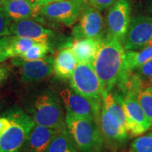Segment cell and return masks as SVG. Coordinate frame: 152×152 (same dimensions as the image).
<instances>
[{
  "instance_id": "cell-28",
  "label": "cell",
  "mask_w": 152,
  "mask_h": 152,
  "mask_svg": "<svg viewBox=\"0 0 152 152\" xmlns=\"http://www.w3.org/2000/svg\"><path fill=\"white\" fill-rule=\"evenodd\" d=\"M8 36L0 37V63L5 61L9 58L8 54Z\"/></svg>"
},
{
  "instance_id": "cell-9",
  "label": "cell",
  "mask_w": 152,
  "mask_h": 152,
  "mask_svg": "<svg viewBox=\"0 0 152 152\" xmlns=\"http://www.w3.org/2000/svg\"><path fill=\"white\" fill-rule=\"evenodd\" d=\"M59 96L66 112L77 116L95 120L99 123L102 104L95 103L84 97L71 87L61 91Z\"/></svg>"
},
{
  "instance_id": "cell-7",
  "label": "cell",
  "mask_w": 152,
  "mask_h": 152,
  "mask_svg": "<svg viewBox=\"0 0 152 152\" xmlns=\"http://www.w3.org/2000/svg\"><path fill=\"white\" fill-rule=\"evenodd\" d=\"M77 20L73 28L74 39H101L105 36L104 21L100 11L86 0Z\"/></svg>"
},
{
  "instance_id": "cell-35",
  "label": "cell",
  "mask_w": 152,
  "mask_h": 152,
  "mask_svg": "<svg viewBox=\"0 0 152 152\" xmlns=\"http://www.w3.org/2000/svg\"><path fill=\"white\" fill-rule=\"evenodd\" d=\"M151 132H149V134H152V126H151Z\"/></svg>"
},
{
  "instance_id": "cell-32",
  "label": "cell",
  "mask_w": 152,
  "mask_h": 152,
  "mask_svg": "<svg viewBox=\"0 0 152 152\" xmlns=\"http://www.w3.org/2000/svg\"><path fill=\"white\" fill-rule=\"evenodd\" d=\"M30 1L37 7H41V6L48 4L52 2H56V1H62V0H30Z\"/></svg>"
},
{
  "instance_id": "cell-21",
  "label": "cell",
  "mask_w": 152,
  "mask_h": 152,
  "mask_svg": "<svg viewBox=\"0 0 152 152\" xmlns=\"http://www.w3.org/2000/svg\"><path fill=\"white\" fill-rule=\"evenodd\" d=\"M46 152H80L68 135L66 128L58 130L46 150Z\"/></svg>"
},
{
  "instance_id": "cell-18",
  "label": "cell",
  "mask_w": 152,
  "mask_h": 152,
  "mask_svg": "<svg viewBox=\"0 0 152 152\" xmlns=\"http://www.w3.org/2000/svg\"><path fill=\"white\" fill-rule=\"evenodd\" d=\"M77 65V60L71 49L66 44L59 49L54 58V74L58 78L70 79Z\"/></svg>"
},
{
  "instance_id": "cell-14",
  "label": "cell",
  "mask_w": 152,
  "mask_h": 152,
  "mask_svg": "<svg viewBox=\"0 0 152 152\" xmlns=\"http://www.w3.org/2000/svg\"><path fill=\"white\" fill-rule=\"evenodd\" d=\"M104 144H108L111 148H118L123 146L129 138V134L115 119L106 112L102 106L99 119Z\"/></svg>"
},
{
  "instance_id": "cell-26",
  "label": "cell",
  "mask_w": 152,
  "mask_h": 152,
  "mask_svg": "<svg viewBox=\"0 0 152 152\" xmlns=\"http://www.w3.org/2000/svg\"><path fill=\"white\" fill-rule=\"evenodd\" d=\"M12 20L9 18L3 7H0V37L11 35L9 31Z\"/></svg>"
},
{
  "instance_id": "cell-36",
  "label": "cell",
  "mask_w": 152,
  "mask_h": 152,
  "mask_svg": "<svg viewBox=\"0 0 152 152\" xmlns=\"http://www.w3.org/2000/svg\"><path fill=\"white\" fill-rule=\"evenodd\" d=\"M151 84H152V77L151 78Z\"/></svg>"
},
{
  "instance_id": "cell-3",
  "label": "cell",
  "mask_w": 152,
  "mask_h": 152,
  "mask_svg": "<svg viewBox=\"0 0 152 152\" xmlns=\"http://www.w3.org/2000/svg\"><path fill=\"white\" fill-rule=\"evenodd\" d=\"M65 123L68 135L80 152L102 151L104 140L97 121L66 112Z\"/></svg>"
},
{
  "instance_id": "cell-16",
  "label": "cell",
  "mask_w": 152,
  "mask_h": 152,
  "mask_svg": "<svg viewBox=\"0 0 152 152\" xmlns=\"http://www.w3.org/2000/svg\"><path fill=\"white\" fill-rule=\"evenodd\" d=\"M58 130L35 124L28 134L20 152H46Z\"/></svg>"
},
{
  "instance_id": "cell-5",
  "label": "cell",
  "mask_w": 152,
  "mask_h": 152,
  "mask_svg": "<svg viewBox=\"0 0 152 152\" xmlns=\"http://www.w3.org/2000/svg\"><path fill=\"white\" fill-rule=\"evenodd\" d=\"M70 87L84 97L95 103L102 104L104 87L93 64H77L70 77Z\"/></svg>"
},
{
  "instance_id": "cell-13",
  "label": "cell",
  "mask_w": 152,
  "mask_h": 152,
  "mask_svg": "<svg viewBox=\"0 0 152 152\" xmlns=\"http://www.w3.org/2000/svg\"><path fill=\"white\" fill-rule=\"evenodd\" d=\"M54 56H47L41 59L24 61L15 57L13 64L20 68V80L23 83H34L44 80L54 73Z\"/></svg>"
},
{
  "instance_id": "cell-29",
  "label": "cell",
  "mask_w": 152,
  "mask_h": 152,
  "mask_svg": "<svg viewBox=\"0 0 152 152\" xmlns=\"http://www.w3.org/2000/svg\"><path fill=\"white\" fill-rule=\"evenodd\" d=\"M98 10L103 11L111 7L116 0H86Z\"/></svg>"
},
{
  "instance_id": "cell-33",
  "label": "cell",
  "mask_w": 152,
  "mask_h": 152,
  "mask_svg": "<svg viewBox=\"0 0 152 152\" xmlns=\"http://www.w3.org/2000/svg\"><path fill=\"white\" fill-rule=\"evenodd\" d=\"M4 1H5V0H0V7H1V6L3 5V4Z\"/></svg>"
},
{
  "instance_id": "cell-17",
  "label": "cell",
  "mask_w": 152,
  "mask_h": 152,
  "mask_svg": "<svg viewBox=\"0 0 152 152\" xmlns=\"http://www.w3.org/2000/svg\"><path fill=\"white\" fill-rule=\"evenodd\" d=\"M101 39L91 38L73 39L72 42L66 43L71 49L77 64H93L95 57L99 48Z\"/></svg>"
},
{
  "instance_id": "cell-1",
  "label": "cell",
  "mask_w": 152,
  "mask_h": 152,
  "mask_svg": "<svg viewBox=\"0 0 152 152\" xmlns=\"http://www.w3.org/2000/svg\"><path fill=\"white\" fill-rule=\"evenodd\" d=\"M93 67L104 87L111 91L115 86L124 92L130 74L125 65V49L123 43L108 35L101 40Z\"/></svg>"
},
{
  "instance_id": "cell-2",
  "label": "cell",
  "mask_w": 152,
  "mask_h": 152,
  "mask_svg": "<svg viewBox=\"0 0 152 152\" xmlns=\"http://www.w3.org/2000/svg\"><path fill=\"white\" fill-rule=\"evenodd\" d=\"M23 106L36 125L56 130L66 128L64 106L60 96L52 89L30 91L24 96Z\"/></svg>"
},
{
  "instance_id": "cell-11",
  "label": "cell",
  "mask_w": 152,
  "mask_h": 152,
  "mask_svg": "<svg viewBox=\"0 0 152 152\" xmlns=\"http://www.w3.org/2000/svg\"><path fill=\"white\" fill-rule=\"evenodd\" d=\"M109 9L106 18V34L123 43L130 22V2L128 0H116Z\"/></svg>"
},
{
  "instance_id": "cell-19",
  "label": "cell",
  "mask_w": 152,
  "mask_h": 152,
  "mask_svg": "<svg viewBox=\"0 0 152 152\" xmlns=\"http://www.w3.org/2000/svg\"><path fill=\"white\" fill-rule=\"evenodd\" d=\"M102 106L104 109L115 119L128 132V121L121 103L117 101L111 91L104 90L102 94Z\"/></svg>"
},
{
  "instance_id": "cell-15",
  "label": "cell",
  "mask_w": 152,
  "mask_h": 152,
  "mask_svg": "<svg viewBox=\"0 0 152 152\" xmlns=\"http://www.w3.org/2000/svg\"><path fill=\"white\" fill-rule=\"evenodd\" d=\"M4 9L13 22L24 19H32L39 23L47 24V20L39 12V7L30 0H5Z\"/></svg>"
},
{
  "instance_id": "cell-12",
  "label": "cell",
  "mask_w": 152,
  "mask_h": 152,
  "mask_svg": "<svg viewBox=\"0 0 152 152\" xmlns=\"http://www.w3.org/2000/svg\"><path fill=\"white\" fill-rule=\"evenodd\" d=\"M9 31L11 35L27 37L37 42L47 44L53 49L56 45V33L32 19H24L11 23Z\"/></svg>"
},
{
  "instance_id": "cell-10",
  "label": "cell",
  "mask_w": 152,
  "mask_h": 152,
  "mask_svg": "<svg viewBox=\"0 0 152 152\" xmlns=\"http://www.w3.org/2000/svg\"><path fill=\"white\" fill-rule=\"evenodd\" d=\"M152 44V17L138 16L130 20L123 42L125 51H137Z\"/></svg>"
},
{
  "instance_id": "cell-20",
  "label": "cell",
  "mask_w": 152,
  "mask_h": 152,
  "mask_svg": "<svg viewBox=\"0 0 152 152\" xmlns=\"http://www.w3.org/2000/svg\"><path fill=\"white\" fill-rule=\"evenodd\" d=\"M152 58V44L137 51H125V65L129 73Z\"/></svg>"
},
{
  "instance_id": "cell-24",
  "label": "cell",
  "mask_w": 152,
  "mask_h": 152,
  "mask_svg": "<svg viewBox=\"0 0 152 152\" xmlns=\"http://www.w3.org/2000/svg\"><path fill=\"white\" fill-rule=\"evenodd\" d=\"M137 99L152 126V86L142 87L137 94Z\"/></svg>"
},
{
  "instance_id": "cell-34",
  "label": "cell",
  "mask_w": 152,
  "mask_h": 152,
  "mask_svg": "<svg viewBox=\"0 0 152 152\" xmlns=\"http://www.w3.org/2000/svg\"><path fill=\"white\" fill-rule=\"evenodd\" d=\"M150 12H151L152 14V3H151V6H150Z\"/></svg>"
},
{
  "instance_id": "cell-25",
  "label": "cell",
  "mask_w": 152,
  "mask_h": 152,
  "mask_svg": "<svg viewBox=\"0 0 152 152\" xmlns=\"http://www.w3.org/2000/svg\"><path fill=\"white\" fill-rule=\"evenodd\" d=\"M130 152H152V134L135 138L130 144Z\"/></svg>"
},
{
  "instance_id": "cell-23",
  "label": "cell",
  "mask_w": 152,
  "mask_h": 152,
  "mask_svg": "<svg viewBox=\"0 0 152 152\" xmlns=\"http://www.w3.org/2000/svg\"><path fill=\"white\" fill-rule=\"evenodd\" d=\"M53 52L54 49L47 44L36 42L28 51L18 57L24 61L38 60L45 58L49 52Z\"/></svg>"
},
{
  "instance_id": "cell-4",
  "label": "cell",
  "mask_w": 152,
  "mask_h": 152,
  "mask_svg": "<svg viewBox=\"0 0 152 152\" xmlns=\"http://www.w3.org/2000/svg\"><path fill=\"white\" fill-rule=\"evenodd\" d=\"M11 125L0 136V152H20L26 138L35 125L23 109L14 106L5 112Z\"/></svg>"
},
{
  "instance_id": "cell-27",
  "label": "cell",
  "mask_w": 152,
  "mask_h": 152,
  "mask_svg": "<svg viewBox=\"0 0 152 152\" xmlns=\"http://www.w3.org/2000/svg\"><path fill=\"white\" fill-rule=\"evenodd\" d=\"M137 76L140 79L145 80L152 77V58L148 61L147 63L143 64L136 70Z\"/></svg>"
},
{
  "instance_id": "cell-8",
  "label": "cell",
  "mask_w": 152,
  "mask_h": 152,
  "mask_svg": "<svg viewBox=\"0 0 152 152\" xmlns=\"http://www.w3.org/2000/svg\"><path fill=\"white\" fill-rule=\"evenodd\" d=\"M85 0H62L39 7L47 20L72 26L78 20Z\"/></svg>"
},
{
  "instance_id": "cell-22",
  "label": "cell",
  "mask_w": 152,
  "mask_h": 152,
  "mask_svg": "<svg viewBox=\"0 0 152 152\" xmlns=\"http://www.w3.org/2000/svg\"><path fill=\"white\" fill-rule=\"evenodd\" d=\"M8 54L9 58L18 57L28 51L37 42L29 38L16 35H9Z\"/></svg>"
},
{
  "instance_id": "cell-30",
  "label": "cell",
  "mask_w": 152,
  "mask_h": 152,
  "mask_svg": "<svg viewBox=\"0 0 152 152\" xmlns=\"http://www.w3.org/2000/svg\"><path fill=\"white\" fill-rule=\"evenodd\" d=\"M11 125V119L7 113H4L0 116V136L8 129Z\"/></svg>"
},
{
  "instance_id": "cell-6",
  "label": "cell",
  "mask_w": 152,
  "mask_h": 152,
  "mask_svg": "<svg viewBox=\"0 0 152 152\" xmlns=\"http://www.w3.org/2000/svg\"><path fill=\"white\" fill-rule=\"evenodd\" d=\"M137 94L130 90H126L122 94L113 93L118 102L122 105L128 118L129 135L133 137L142 135L151 128V122L139 104Z\"/></svg>"
},
{
  "instance_id": "cell-31",
  "label": "cell",
  "mask_w": 152,
  "mask_h": 152,
  "mask_svg": "<svg viewBox=\"0 0 152 152\" xmlns=\"http://www.w3.org/2000/svg\"><path fill=\"white\" fill-rule=\"evenodd\" d=\"M9 75V71L5 66H0V86L8 78Z\"/></svg>"
}]
</instances>
